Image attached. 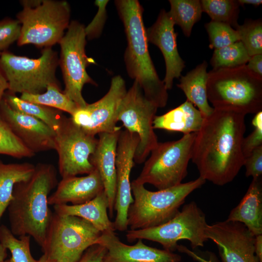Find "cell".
<instances>
[{"label": "cell", "mask_w": 262, "mask_h": 262, "mask_svg": "<svg viewBox=\"0 0 262 262\" xmlns=\"http://www.w3.org/2000/svg\"><path fill=\"white\" fill-rule=\"evenodd\" d=\"M209 37V48L218 49L240 41L237 31L226 23L211 20L205 25Z\"/></svg>", "instance_id": "cell-35"}, {"label": "cell", "mask_w": 262, "mask_h": 262, "mask_svg": "<svg viewBox=\"0 0 262 262\" xmlns=\"http://www.w3.org/2000/svg\"><path fill=\"white\" fill-rule=\"evenodd\" d=\"M57 181L53 165L39 163L29 180L15 185L7 208L9 229L15 236L29 235L43 246L53 215L48 198Z\"/></svg>", "instance_id": "cell-2"}, {"label": "cell", "mask_w": 262, "mask_h": 262, "mask_svg": "<svg viewBox=\"0 0 262 262\" xmlns=\"http://www.w3.org/2000/svg\"><path fill=\"white\" fill-rule=\"evenodd\" d=\"M1 52H0V55H1Z\"/></svg>", "instance_id": "cell-48"}, {"label": "cell", "mask_w": 262, "mask_h": 262, "mask_svg": "<svg viewBox=\"0 0 262 262\" xmlns=\"http://www.w3.org/2000/svg\"><path fill=\"white\" fill-rule=\"evenodd\" d=\"M208 64L203 61L185 76H181L177 86L185 94L187 100L198 108L204 117L210 115L214 108L209 104L207 84Z\"/></svg>", "instance_id": "cell-25"}, {"label": "cell", "mask_w": 262, "mask_h": 262, "mask_svg": "<svg viewBox=\"0 0 262 262\" xmlns=\"http://www.w3.org/2000/svg\"><path fill=\"white\" fill-rule=\"evenodd\" d=\"M8 89V83L0 68V100L3 98L6 90Z\"/></svg>", "instance_id": "cell-43"}, {"label": "cell", "mask_w": 262, "mask_h": 262, "mask_svg": "<svg viewBox=\"0 0 262 262\" xmlns=\"http://www.w3.org/2000/svg\"><path fill=\"white\" fill-rule=\"evenodd\" d=\"M35 154L24 144L0 116V154L21 159L32 157Z\"/></svg>", "instance_id": "cell-33"}, {"label": "cell", "mask_w": 262, "mask_h": 262, "mask_svg": "<svg viewBox=\"0 0 262 262\" xmlns=\"http://www.w3.org/2000/svg\"><path fill=\"white\" fill-rule=\"evenodd\" d=\"M35 168L29 163L4 164L0 160V222L12 198L15 185L29 180Z\"/></svg>", "instance_id": "cell-26"}, {"label": "cell", "mask_w": 262, "mask_h": 262, "mask_svg": "<svg viewBox=\"0 0 262 262\" xmlns=\"http://www.w3.org/2000/svg\"><path fill=\"white\" fill-rule=\"evenodd\" d=\"M125 29L127 47L124 54L127 73L141 86L145 96L157 107L165 106L167 90L159 77L148 49L143 8L137 0L115 1Z\"/></svg>", "instance_id": "cell-3"}, {"label": "cell", "mask_w": 262, "mask_h": 262, "mask_svg": "<svg viewBox=\"0 0 262 262\" xmlns=\"http://www.w3.org/2000/svg\"><path fill=\"white\" fill-rule=\"evenodd\" d=\"M227 220L243 224L255 236L262 234V178L253 179L246 194Z\"/></svg>", "instance_id": "cell-22"}, {"label": "cell", "mask_w": 262, "mask_h": 262, "mask_svg": "<svg viewBox=\"0 0 262 262\" xmlns=\"http://www.w3.org/2000/svg\"><path fill=\"white\" fill-rule=\"evenodd\" d=\"M196 132L183 134L180 139L158 142L151 151L139 176L133 180L163 190L180 183L187 174Z\"/></svg>", "instance_id": "cell-7"}, {"label": "cell", "mask_w": 262, "mask_h": 262, "mask_svg": "<svg viewBox=\"0 0 262 262\" xmlns=\"http://www.w3.org/2000/svg\"><path fill=\"white\" fill-rule=\"evenodd\" d=\"M245 116L235 110L214 108L204 118L196 132L191 158L200 177L223 186L237 175L245 161Z\"/></svg>", "instance_id": "cell-1"}, {"label": "cell", "mask_w": 262, "mask_h": 262, "mask_svg": "<svg viewBox=\"0 0 262 262\" xmlns=\"http://www.w3.org/2000/svg\"><path fill=\"white\" fill-rule=\"evenodd\" d=\"M205 235L217 246L222 262H260L255 236L241 223L226 220L207 224Z\"/></svg>", "instance_id": "cell-15"}, {"label": "cell", "mask_w": 262, "mask_h": 262, "mask_svg": "<svg viewBox=\"0 0 262 262\" xmlns=\"http://www.w3.org/2000/svg\"><path fill=\"white\" fill-rule=\"evenodd\" d=\"M104 190L103 184L98 170L95 169L83 177L62 178L56 190L48 198L49 205H79L87 202Z\"/></svg>", "instance_id": "cell-21"}, {"label": "cell", "mask_w": 262, "mask_h": 262, "mask_svg": "<svg viewBox=\"0 0 262 262\" xmlns=\"http://www.w3.org/2000/svg\"><path fill=\"white\" fill-rule=\"evenodd\" d=\"M132 246L123 243L114 231L101 233L96 244L107 250L103 262H180V255L145 245L138 239Z\"/></svg>", "instance_id": "cell-19"}, {"label": "cell", "mask_w": 262, "mask_h": 262, "mask_svg": "<svg viewBox=\"0 0 262 262\" xmlns=\"http://www.w3.org/2000/svg\"><path fill=\"white\" fill-rule=\"evenodd\" d=\"M37 262H59L58 261L51 260L47 258L45 255H43L38 260Z\"/></svg>", "instance_id": "cell-46"}, {"label": "cell", "mask_w": 262, "mask_h": 262, "mask_svg": "<svg viewBox=\"0 0 262 262\" xmlns=\"http://www.w3.org/2000/svg\"><path fill=\"white\" fill-rule=\"evenodd\" d=\"M109 0H96L95 4L98 7V12L91 22L85 27L86 38L92 39L100 36L106 19V5Z\"/></svg>", "instance_id": "cell-38"}, {"label": "cell", "mask_w": 262, "mask_h": 262, "mask_svg": "<svg viewBox=\"0 0 262 262\" xmlns=\"http://www.w3.org/2000/svg\"><path fill=\"white\" fill-rule=\"evenodd\" d=\"M16 16L21 25L19 46L33 44L51 48L59 41L69 26L70 8L65 0H21Z\"/></svg>", "instance_id": "cell-6"}, {"label": "cell", "mask_w": 262, "mask_h": 262, "mask_svg": "<svg viewBox=\"0 0 262 262\" xmlns=\"http://www.w3.org/2000/svg\"><path fill=\"white\" fill-rule=\"evenodd\" d=\"M98 139L76 125L71 117L65 116L56 132L55 147L58 169L62 178L92 172L95 168L90 157L94 152Z\"/></svg>", "instance_id": "cell-13"}, {"label": "cell", "mask_w": 262, "mask_h": 262, "mask_svg": "<svg viewBox=\"0 0 262 262\" xmlns=\"http://www.w3.org/2000/svg\"><path fill=\"white\" fill-rule=\"evenodd\" d=\"M0 116L34 153L55 150L56 132L40 120L15 110L3 98Z\"/></svg>", "instance_id": "cell-17"}, {"label": "cell", "mask_w": 262, "mask_h": 262, "mask_svg": "<svg viewBox=\"0 0 262 262\" xmlns=\"http://www.w3.org/2000/svg\"><path fill=\"white\" fill-rule=\"evenodd\" d=\"M67 30L59 42L61 48L59 61L65 85L64 93L79 108L87 103L82 95L83 86L97 83L87 73L86 67L94 60L86 55L85 26L78 21L70 22Z\"/></svg>", "instance_id": "cell-11"}, {"label": "cell", "mask_w": 262, "mask_h": 262, "mask_svg": "<svg viewBox=\"0 0 262 262\" xmlns=\"http://www.w3.org/2000/svg\"><path fill=\"white\" fill-rule=\"evenodd\" d=\"M21 32V25L17 19H5L0 21V52L7 49L18 41Z\"/></svg>", "instance_id": "cell-36"}, {"label": "cell", "mask_w": 262, "mask_h": 262, "mask_svg": "<svg viewBox=\"0 0 262 262\" xmlns=\"http://www.w3.org/2000/svg\"><path fill=\"white\" fill-rule=\"evenodd\" d=\"M202 12L206 13L212 20L228 24L235 28L239 13L237 0H200Z\"/></svg>", "instance_id": "cell-30"}, {"label": "cell", "mask_w": 262, "mask_h": 262, "mask_svg": "<svg viewBox=\"0 0 262 262\" xmlns=\"http://www.w3.org/2000/svg\"><path fill=\"white\" fill-rule=\"evenodd\" d=\"M254 131L244 138L242 150L245 158L253 150L262 145V111L256 114L252 120Z\"/></svg>", "instance_id": "cell-37"}, {"label": "cell", "mask_w": 262, "mask_h": 262, "mask_svg": "<svg viewBox=\"0 0 262 262\" xmlns=\"http://www.w3.org/2000/svg\"><path fill=\"white\" fill-rule=\"evenodd\" d=\"M106 248L101 245L96 244L88 247L78 262H103Z\"/></svg>", "instance_id": "cell-40"}, {"label": "cell", "mask_w": 262, "mask_h": 262, "mask_svg": "<svg viewBox=\"0 0 262 262\" xmlns=\"http://www.w3.org/2000/svg\"><path fill=\"white\" fill-rule=\"evenodd\" d=\"M205 182L199 177L194 180L153 192L133 180L131 189L134 198L128 212V226L130 230H136L166 223L178 213L187 196Z\"/></svg>", "instance_id": "cell-5"}, {"label": "cell", "mask_w": 262, "mask_h": 262, "mask_svg": "<svg viewBox=\"0 0 262 262\" xmlns=\"http://www.w3.org/2000/svg\"><path fill=\"white\" fill-rule=\"evenodd\" d=\"M59 63L57 53L46 48L37 59L4 51L0 56V68L8 83V91L40 94L51 84H58L56 70Z\"/></svg>", "instance_id": "cell-9"}, {"label": "cell", "mask_w": 262, "mask_h": 262, "mask_svg": "<svg viewBox=\"0 0 262 262\" xmlns=\"http://www.w3.org/2000/svg\"><path fill=\"white\" fill-rule=\"evenodd\" d=\"M168 14L175 25H179L184 34L189 37L192 28L201 17L202 8L198 0H170Z\"/></svg>", "instance_id": "cell-28"}, {"label": "cell", "mask_w": 262, "mask_h": 262, "mask_svg": "<svg viewBox=\"0 0 262 262\" xmlns=\"http://www.w3.org/2000/svg\"><path fill=\"white\" fill-rule=\"evenodd\" d=\"M3 98L15 110L40 120L55 132L65 116L60 110L24 100L8 91L4 93Z\"/></svg>", "instance_id": "cell-27"}, {"label": "cell", "mask_w": 262, "mask_h": 262, "mask_svg": "<svg viewBox=\"0 0 262 262\" xmlns=\"http://www.w3.org/2000/svg\"><path fill=\"white\" fill-rule=\"evenodd\" d=\"M121 130L98 134V143L90 161L98 172L108 200V211L113 216L116 191V159L117 146Z\"/></svg>", "instance_id": "cell-20"}, {"label": "cell", "mask_w": 262, "mask_h": 262, "mask_svg": "<svg viewBox=\"0 0 262 262\" xmlns=\"http://www.w3.org/2000/svg\"><path fill=\"white\" fill-rule=\"evenodd\" d=\"M255 253L260 262H262V234L255 236Z\"/></svg>", "instance_id": "cell-42"}, {"label": "cell", "mask_w": 262, "mask_h": 262, "mask_svg": "<svg viewBox=\"0 0 262 262\" xmlns=\"http://www.w3.org/2000/svg\"><path fill=\"white\" fill-rule=\"evenodd\" d=\"M174 25L168 12L163 9L155 22L146 30L148 42L157 46L164 57L166 72L163 82L167 90L172 88L174 79L180 77L185 67L178 50V34L175 32Z\"/></svg>", "instance_id": "cell-18"}, {"label": "cell", "mask_w": 262, "mask_h": 262, "mask_svg": "<svg viewBox=\"0 0 262 262\" xmlns=\"http://www.w3.org/2000/svg\"><path fill=\"white\" fill-rule=\"evenodd\" d=\"M201 112L186 100L177 107L161 115H156L154 129L181 132L183 134L197 132L204 120Z\"/></svg>", "instance_id": "cell-24"}, {"label": "cell", "mask_w": 262, "mask_h": 262, "mask_svg": "<svg viewBox=\"0 0 262 262\" xmlns=\"http://www.w3.org/2000/svg\"><path fill=\"white\" fill-rule=\"evenodd\" d=\"M30 239L29 235L17 238L6 226L0 225V243L10 251L13 262H37L31 254Z\"/></svg>", "instance_id": "cell-31"}, {"label": "cell", "mask_w": 262, "mask_h": 262, "mask_svg": "<svg viewBox=\"0 0 262 262\" xmlns=\"http://www.w3.org/2000/svg\"><path fill=\"white\" fill-rule=\"evenodd\" d=\"M54 213L60 215H73L91 223L100 232L114 231V222L107 213L108 200L104 190L91 200L79 205L53 206Z\"/></svg>", "instance_id": "cell-23"}, {"label": "cell", "mask_w": 262, "mask_h": 262, "mask_svg": "<svg viewBox=\"0 0 262 262\" xmlns=\"http://www.w3.org/2000/svg\"><path fill=\"white\" fill-rule=\"evenodd\" d=\"M207 92L213 108L233 110L246 115L262 111V77L246 65L210 71Z\"/></svg>", "instance_id": "cell-4"}, {"label": "cell", "mask_w": 262, "mask_h": 262, "mask_svg": "<svg viewBox=\"0 0 262 262\" xmlns=\"http://www.w3.org/2000/svg\"><path fill=\"white\" fill-rule=\"evenodd\" d=\"M246 66L251 71L262 77V54L251 56Z\"/></svg>", "instance_id": "cell-41"}, {"label": "cell", "mask_w": 262, "mask_h": 262, "mask_svg": "<svg viewBox=\"0 0 262 262\" xmlns=\"http://www.w3.org/2000/svg\"><path fill=\"white\" fill-rule=\"evenodd\" d=\"M139 142L137 134L126 130L121 131L116 159V191L114 210L116 212V215L114 222L115 230L124 231L128 227V212L133 202L130 178Z\"/></svg>", "instance_id": "cell-16"}, {"label": "cell", "mask_w": 262, "mask_h": 262, "mask_svg": "<svg viewBox=\"0 0 262 262\" xmlns=\"http://www.w3.org/2000/svg\"><path fill=\"white\" fill-rule=\"evenodd\" d=\"M127 91L122 77L114 76L108 92L96 102L78 108L71 115L73 122L86 133L94 136L121 130V127L116 125L117 113Z\"/></svg>", "instance_id": "cell-14"}, {"label": "cell", "mask_w": 262, "mask_h": 262, "mask_svg": "<svg viewBox=\"0 0 262 262\" xmlns=\"http://www.w3.org/2000/svg\"><path fill=\"white\" fill-rule=\"evenodd\" d=\"M250 58L242 43L237 41L215 49L211 59L213 69L246 65Z\"/></svg>", "instance_id": "cell-32"}, {"label": "cell", "mask_w": 262, "mask_h": 262, "mask_svg": "<svg viewBox=\"0 0 262 262\" xmlns=\"http://www.w3.org/2000/svg\"><path fill=\"white\" fill-rule=\"evenodd\" d=\"M240 5L245 4H250L254 6H258L262 3L261 0H237Z\"/></svg>", "instance_id": "cell-44"}, {"label": "cell", "mask_w": 262, "mask_h": 262, "mask_svg": "<svg viewBox=\"0 0 262 262\" xmlns=\"http://www.w3.org/2000/svg\"><path fill=\"white\" fill-rule=\"evenodd\" d=\"M244 165L246 169V177L253 179L262 178V145L253 150L245 158Z\"/></svg>", "instance_id": "cell-39"}, {"label": "cell", "mask_w": 262, "mask_h": 262, "mask_svg": "<svg viewBox=\"0 0 262 262\" xmlns=\"http://www.w3.org/2000/svg\"><path fill=\"white\" fill-rule=\"evenodd\" d=\"M157 109L145 96L139 84L134 80L122 100L117 113L118 121H121L126 130L139 137L134 163L144 162L158 143L153 128Z\"/></svg>", "instance_id": "cell-12"}, {"label": "cell", "mask_w": 262, "mask_h": 262, "mask_svg": "<svg viewBox=\"0 0 262 262\" xmlns=\"http://www.w3.org/2000/svg\"><path fill=\"white\" fill-rule=\"evenodd\" d=\"M207 224L204 213L195 202L192 201L166 223L151 228L130 230L126 236L129 242L146 239L159 243L164 249L173 252L178 248L177 242L183 239L188 240L193 248L203 246L208 240L205 235Z\"/></svg>", "instance_id": "cell-10"}, {"label": "cell", "mask_w": 262, "mask_h": 262, "mask_svg": "<svg viewBox=\"0 0 262 262\" xmlns=\"http://www.w3.org/2000/svg\"><path fill=\"white\" fill-rule=\"evenodd\" d=\"M3 262H13V261H12L11 259L10 258L9 259L5 260Z\"/></svg>", "instance_id": "cell-47"}, {"label": "cell", "mask_w": 262, "mask_h": 262, "mask_svg": "<svg viewBox=\"0 0 262 262\" xmlns=\"http://www.w3.org/2000/svg\"><path fill=\"white\" fill-rule=\"evenodd\" d=\"M7 255V249L0 243V262L6 260Z\"/></svg>", "instance_id": "cell-45"}, {"label": "cell", "mask_w": 262, "mask_h": 262, "mask_svg": "<svg viewBox=\"0 0 262 262\" xmlns=\"http://www.w3.org/2000/svg\"><path fill=\"white\" fill-rule=\"evenodd\" d=\"M20 98L24 100L54 108L72 115L79 108L63 92L58 84L49 85L46 92L40 94L22 93Z\"/></svg>", "instance_id": "cell-29"}, {"label": "cell", "mask_w": 262, "mask_h": 262, "mask_svg": "<svg viewBox=\"0 0 262 262\" xmlns=\"http://www.w3.org/2000/svg\"><path fill=\"white\" fill-rule=\"evenodd\" d=\"M91 223L73 215L53 213L42 250L59 262H78L101 234Z\"/></svg>", "instance_id": "cell-8"}, {"label": "cell", "mask_w": 262, "mask_h": 262, "mask_svg": "<svg viewBox=\"0 0 262 262\" xmlns=\"http://www.w3.org/2000/svg\"><path fill=\"white\" fill-rule=\"evenodd\" d=\"M237 31L240 41L251 57L262 54V22L261 19L249 20L241 25H238Z\"/></svg>", "instance_id": "cell-34"}]
</instances>
